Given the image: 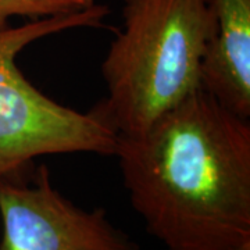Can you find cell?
I'll list each match as a JSON object with an SVG mask.
<instances>
[{"instance_id":"1","label":"cell","mask_w":250,"mask_h":250,"mask_svg":"<svg viewBox=\"0 0 250 250\" xmlns=\"http://www.w3.org/2000/svg\"><path fill=\"white\" fill-rule=\"evenodd\" d=\"M114 157L146 231L167 250H235L250 241V123L199 88Z\"/></svg>"},{"instance_id":"2","label":"cell","mask_w":250,"mask_h":250,"mask_svg":"<svg viewBox=\"0 0 250 250\" xmlns=\"http://www.w3.org/2000/svg\"><path fill=\"white\" fill-rule=\"evenodd\" d=\"M214 21L207 0H123V27L102 62L95 107L118 135L139 134L202 88Z\"/></svg>"},{"instance_id":"3","label":"cell","mask_w":250,"mask_h":250,"mask_svg":"<svg viewBox=\"0 0 250 250\" xmlns=\"http://www.w3.org/2000/svg\"><path fill=\"white\" fill-rule=\"evenodd\" d=\"M104 4L72 14L28 20L0 31V182L27 174L34 160L49 154L93 153L114 156L118 134L93 107L77 111L34 86L17 57L39 39L77 28H102Z\"/></svg>"},{"instance_id":"4","label":"cell","mask_w":250,"mask_h":250,"mask_svg":"<svg viewBox=\"0 0 250 250\" xmlns=\"http://www.w3.org/2000/svg\"><path fill=\"white\" fill-rule=\"evenodd\" d=\"M0 250H141L107 218L54 187L49 167L0 182Z\"/></svg>"},{"instance_id":"5","label":"cell","mask_w":250,"mask_h":250,"mask_svg":"<svg viewBox=\"0 0 250 250\" xmlns=\"http://www.w3.org/2000/svg\"><path fill=\"white\" fill-rule=\"evenodd\" d=\"M214 32L200 86L235 114L250 118V0H207Z\"/></svg>"},{"instance_id":"6","label":"cell","mask_w":250,"mask_h":250,"mask_svg":"<svg viewBox=\"0 0 250 250\" xmlns=\"http://www.w3.org/2000/svg\"><path fill=\"white\" fill-rule=\"evenodd\" d=\"M95 3V0H0V31L10 27L14 18L38 20L72 14Z\"/></svg>"},{"instance_id":"7","label":"cell","mask_w":250,"mask_h":250,"mask_svg":"<svg viewBox=\"0 0 250 250\" xmlns=\"http://www.w3.org/2000/svg\"><path fill=\"white\" fill-rule=\"evenodd\" d=\"M235 250H250V241L249 242H245L243 245H241L239 248H236Z\"/></svg>"}]
</instances>
